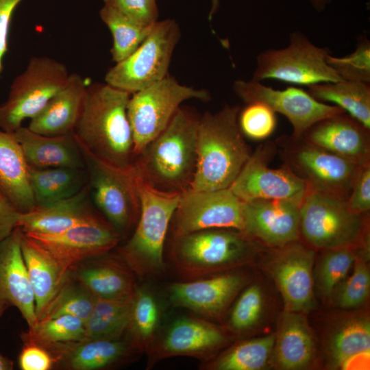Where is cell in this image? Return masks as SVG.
Listing matches in <instances>:
<instances>
[{"instance_id": "obj_29", "label": "cell", "mask_w": 370, "mask_h": 370, "mask_svg": "<svg viewBox=\"0 0 370 370\" xmlns=\"http://www.w3.org/2000/svg\"><path fill=\"white\" fill-rule=\"evenodd\" d=\"M36 206L45 205L77 193L88 183L86 168L29 166Z\"/></svg>"}, {"instance_id": "obj_38", "label": "cell", "mask_w": 370, "mask_h": 370, "mask_svg": "<svg viewBox=\"0 0 370 370\" xmlns=\"http://www.w3.org/2000/svg\"><path fill=\"white\" fill-rule=\"evenodd\" d=\"M84 339V322L67 314L40 319L25 336L27 343L40 346L62 345Z\"/></svg>"}, {"instance_id": "obj_32", "label": "cell", "mask_w": 370, "mask_h": 370, "mask_svg": "<svg viewBox=\"0 0 370 370\" xmlns=\"http://www.w3.org/2000/svg\"><path fill=\"white\" fill-rule=\"evenodd\" d=\"M133 295L123 299L95 297L91 313L84 323L85 339L120 338L129 327Z\"/></svg>"}, {"instance_id": "obj_36", "label": "cell", "mask_w": 370, "mask_h": 370, "mask_svg": "<svg viewBox=\"0 0 370 370\" xmlns=\"http://www.w3.org/2000/svg\"><path fill=\"white\" fill-rule=\"evenodd\" d=\"M159 315L158 304L151 293L136 289L127 332L130 334V342L137 351L149 350L156 339Z\"/></svg>"}, {"instance_id": "obj_37", "label": "cell", "mask_w": 370, "mask_h": 370, "mask_svg": "<svg viewBox=\"0 0 370 370\" xmlns=\"http://www.w3.org/2000/svg\"><path fill=\"white\" fill-rule=\"evenodd\" d=\"M370 323L367 317H356L343 324L332 334L329 352L333 361L345 367L359 355L369 354Z\"/></svg>"}, {"instance_id": "obj_30", "label": "cell", "mask_w": 370, "mask_h": 370, "mask_svg": "<svg viewBox=\"0 0 370 370\" xmlns=\"http://www.w3.org/2000/svg\"><path fill=\"white\" fill-rule=\"evenodd\" d=\"M307 92L319 101L332 102L370 130V85L341 80L307 86Z\"/></svg>"}, {"instance_id": "obj_51", "label": "cell", "mask_w": 370, "mask_h": 370, "mask_svg": "<svg viewBox=\"0 0 370 370\" xmlns=\"http://www.w3.org/2000/svg\"><path fill=\"white\" fill-rule=\"evenodd\" d=\"M314 9L317 12H322L327 5L330 3V0H310Z\"/></svg>"}, {"instance_id": "obj_41", "label": "cell", "mask_w": 370, "mask_h": 370, "mask_svg": "<svg viewBox=\"0 0 370 370\" xmlns=\"http://www.w3.org/2000/svg\"><path fill=\"white\" fill-rule=\"evenodd\" d=\"M328 64L343 80L370 83V42L367 37L358 38L356 48L344 57H328Z\"/></svg>"}, {"instance_id": "obj_17", "label": "cell", "mask_w": 370, "mask_h": 370, "mask_svg": "<svg viewBox=\"0 0 370 370\" xmlns=\"http://www.w3.org/2000/svg\"><path fill=\"white\" fill-rule=\"evenodd\" d=\"M270 269L285 310L306 312L314 306V251L298 241L275 249Z\"/></svg>"}, {"instance_id": "obj_28", "label": "cell", "mask_w": 370, "mask_h": 370, "mask_svg": "<svg viewBox=\"0 0 370 370\" xmlns=\"http://www.w3.org/2000/svg\"><path fill=\"white\" fill-rule=\"evenodd\" d=\"M314 343L305 317L300 312L285 310L278 323L272 354L282 369H301L312 359Z\"/></svg>"}, {"instance_id": "obj_11", "label": "cell", "mask_w": 370, "mask_h": 370, "mask_svg": "<svg viewBox=\"0 0 370 370\" xmlns=\"http://www.w3.org/2000/svg\"><path fill=\"white\" fill-rule=\"evenodd\" d=\"M82 149L92 203L119 233L136 223L140 215L138 180L133 167L123 169Z\"/></svg>"}, {"instance_id": "obj_31", "label": "cell", "mask_w": 370, "mask_h": 370, "mask_svg": "<svg viewBox=\"0 0 370 370\" xmlns=\"http://www.w3.org/2000/svg\"><path fill=\"white\" fill-rule=\"evenodd\" d=\"M79 269L76 279L95 297L123 299L132 297L135 291L134 279L123 266L103 261Z\"/></svg>"}, {"instance_id": "obj_48", "label": "cell", "mask_w": 370, "mask_h": 370, "mask_svg": "<svg viewBox=\"0 0 370 370\" xmlns=\"http://www.w3.org/2000/svg\"><path fill=\"white\" fill-rule=\"evenodd\" d=\"M23 0H0V73L3 69V57L8 50L11 18L16 6Z\"/></svg>"}, {"instance_id": "obj_2", "label": "cell", "mask_w": 370, "mask_h": 370, "mask_svg": "<svg viewBox=\"0 0 370 370\" xmlns=\"http://www.w3.org/2000/svg\"><path fill=\"white\" fill-rule=\"evenodd\" d=\"M131 95L106 82L88 84L73 131L91 153L123 169H132L136 160L127 116Z\"/></svg>"}, {"instance_id": "obj_35", "label": "cell", "mask_w": 370, "mask_h": 370, "mask_svg": "<svg viewBox=\"0 0 370 370\" xmlns=\"http://www.w3.org/2000/svg\"><path fill=\"white\" fill-rule=\"evenodd\" d=\"M274 343L273 334L245 341L200 367L213 370H258L267 364Z\"/></svg>"}, {"instance_id": "obj_52", "label": "cell", "mask_w": 370, "mask_h": 370, "mask_svg": "<svg viewBox=\"0 0 370 370\" xmlns=\"http://www.w3.org/2000/svg\"><path fill=\"white\" fill-rule=\"evenodd\" d=\"M219 0H212V5L209 12V20H211L216 11L219 8Z\"/></svg>"}, {"instance_id": "obj_45", "label": "cell", "mask_w": 370, "mask_h": 370, "mask_svg": "<svg viewBox=\"0 0 370 370\" xmlns=\"http://www.w3.org/2000/svg\"><path fill=\"white\" fill-rule=\"evenodd\" d=\"M135 21L151 26L158 21L157 0H103Z\"/></svg>"}, {"instance_id": "obj_26", "label": "cell", "mask_w": 370, "mask_h": 370, "mask_svg": "<svg viewBox=\"0 0 370 370\" xmlns=\"http://www.w3.org/2000/svg\"><path fill=\"white\" fill-rule=\"evenodd\" d=\"M21 250L34 295L38 321L43 318L62 287L68 273L46 251L23 232Z\"/></svg>"}, {"instance_id": "obj_7", "label": "cell", "mask_w": 370, "mask_h": 370, "mask_svg": "<svg viewBox=\"0 0 370 370\" xmlns=\"http://www.w3.org/2000/svg\"><path fill=\"white\" fill-rule=\"evenodd\" d=\"M367 214L355 213L346 201L308 189L299 206V236L319 249L354 247L367 231Z\"/></svg>"}, {"instance_id": "obj_34", "label": "cell", "mask_w": 370, "mask_h": 370, "mask_svg": "<svg viewBox=\"0 0 370 370\" xmlns=\"http://www.w3.org/2000/svg\"><path fill=\"white\" fill-rule=\"evenodd\" d=\"M101 21L112 36L111 55L117 63L132 54L150 33L153 25H143L128 17L116 8L103 4L99 11Z\"/></svg>"}, {"instance_id": "obj_42", "label": "cell", "mask_w": 370, "mask_h": 370, "mask_svg": "<svg viewBox=\"0 0 370 370\" xmlns=\"http://www.w3.org/2000/svg\"><path fill=\"white\" fill-rule=\"evenodd\" d=\"M238 123L245 136L262 140L267 138L275 131L277 125L276 114L267 105L252 102L247 103L240 110Z\"/></svg>"}, {"instance_id": "obj_43", "label": "cell", "mask_w": 370, "mask_h": 370, "mask_svg": "<svg viewBox=\"0 0 370 370\" xmlns=\"http://www.w3.org/2000/svg\"><path fill=\"white\" fill-rule=\"evenodd\" d=\"M263 295L260 287H247L238 298L230 316L229 325L236 332H243L258 322L263 309Z\"/></svg>"}, {"instance_id": "obj_10", "label": "cell", "mask_w": 370, "mask_h": 370, "mask_svg": "<svg viewBox=\"0 0 370 370\" xmlns=\"http://www.w3.org/2000/svg\"><path fill=\"white\" fill-rule=\"evenodd\" d=\"M64 64L48 57L30 58L25 69L13 80L7 100L0 106V129L13 133L25 119L39 113L66 83Z\"/></svg>"}, {"instance_id": "obj_23", "label": "cell", "mask_w": 370, "mask_h": 370, "mask_svg": "<svg viewBox=\"0 0 370 370\" xmlns=\"http://www.w3.org/2000/svg\"><path fill=\"white\" fill-rule=\"evenodd\" d=\"M88 184L77 193L20 213L16 227L23 233L54 234L89 221L98 215L91 207Z\"/></svg>"}, {"instance_id": "obj_24", "label": "cell", "mask_w": 370, "mask_h": 370, "mask_svg": "<svg viewBox=\"0 0 370 370\" xmlns=\"http://www.w3.org/2000/svg\"><path fill=\"white\" fill-rule=\"evenodd\" d=\"M86 79L73 73L62 86L33 118L27 127L46 136L72 133L79 119L88 86Z\"/></svg>"}, {"instance_id": "obj_1", "label": "cell", "mask_w": 370, "mask_h": 370, "mask_svg": "<svg viewBox=\"0 0 370 370\" xmlns=\"http://www.w3.org/2000/svg\"><path fill=\"white\" fill-rule=\"evenodd\" d=\"M199 119L190 108L180 107L166 127L136 158L133 169L142 184L169 195L191 189Z\"/></svg>"}, {"instance_id": "obj_12", "label": "cell", "mask_w": 370, "mask_h": 370, "mask_svg": "<svg viewBox=\"0 0 370 370\" xmlns=\"http://www.w3.org/2000/svg\"><path fill=\"white\" fill-rule=\"evenodd\" d=\"M180 38L173 19L158 21L139 47L110 68L106 83L131 94L160 81L169 74L175 47Z\"/></svg>"}, {"instance_id": "obj_39", "label": "cell", "mask_w": 370, "mask_h": 370, "mask_svg": "<svg viewBox=\"0 0 370 370\" xmlns=\"http://www.w3.org/2000/svg\"><path fill=\"white\" fill-rule=\"evenodd\" d=\"M316 269L315 280L321 293L330 296L347 276L357 256L354 247L325 249Z\"/></svg>"}, {"instance_id": "obj_20", "label": "cell", "mask_w": 370, "mask_h": 370, "mask_svg": "<svg viewBox=\"0 0 370 370\" xmlns=\"http://www.w3.org/2000/svg\"><path fill=\"white\" fill-rule=\"evenodd\" d=\"M301 136L356 164L370 162V130L345 112L316 122Z\"/></svg>"}, {"instance_id": "obj_5", "label": "cell", "mask_w": 370, "mask_h": 370, "mask_svg": "<svg viewBox=\"0 0 370 370\" xmlns=\"http://www.w3.org/2000/svg\"><path fill=\"white\" fill-rule=\"evenodd\" d=\"M140 215L134 234L121 249L128 267L140 277L164 269V242L181 195L156 192L138 179Z\"/></svg>"}, {"instance_id": "obj_49", "label": "cell", "mask_w": 370, "mask_h": 370, "mask_svg": "<svg viewBox=\"0 0 370 370\" xmlns=\"http://www.w3.org/2000/svg\"><path fill=\"white\" fill-rule=\"evenodd\" d=\"M20 212L0 190V236H8L16 227Z\"/></svg>"}, {"instance_id": "obj_14", "label": "cell", "mask_w": 370, "mask_h": 370, "mask_svg": "<svg viewBox=\"0 0 370 370\" xmlns=\"http://www.w3.org/2000/svg\"><path fill=\"white\" fill-rule=\"evenodd\" d=\"M243 201L230 189L193 190L181 195L169 228L177 236L210 228L243 231Z\"/></svg>"}, {"instance_id": "obj_33", "label": "cell", "mask_w": 370, "mask_h": 370, "mask_svg": "<svg viewBox=\"0 0 370 370\" xmlns=\"http://www.w3.org/2000/svg\"><path fill=\"white\" fill-rule=\"evenodd\" d=\"M69 349L68 361L75 370H95L108 367L136 350L130 342L117 339H85L74 343ZM137 351V350H136Z\"/></svg>"}, {"instance_id": "obj_18", "label": "cell", "mask_w": 370, "mask_h": 370, "mask_svg": "<svg viewBox=\"0 0 370 370\" xmlns=\"http://www.w3.org/2000/svg\"><path fill=\"white\" fill-rule=\"evenodd\" d=\"M242 232L254 241L280 248L298 241L299 206L288 201L256 199L243 201Z\"/></svg>"}, {"instance_id": "obj_40", "label": "cell", "mask_w": 370, "mask_h": 370, "mask_svg": "<svg viewBox=\"0 0 370 370\" xmlns=\"http://www.w3.org/2000/svg\"><path fill=\"white\" fill-rule=\"evenodd\" d=\"M95 299V297L79 282L77 285L64 282L42 319L67 314L85 323L91 313Z\"/></svg>"}, {"instance_id": "obj_25", "label": "cell", "mask_w": 370, "mask_h": 370, "mask_svg": "<svg viewBox=\"0 0 370 370\" xmlns=\"http://www.w3.org/2000/svg\"><path fill=\"white\" fill-rule=\"evenodd\" d=\"M12 134L29 166L85 167L83 153L73 132L46 136L21 126Z\"/></svg>"}, {"instance_id": "obj_50", "label": "cell", "mask_w": 370, "mask_h": 370, "mask_svg": "<svg viewBox=\"0 0 370 370\" xmlns=\"http://www.w3.org/2000/svg\"><path fill=\"white\" fill-rule=\"evenodd\" d=\"M8 305L0 301V317L3 313ZM13 367L12 361L0 354V370H10Z\"/></svg>"}, {"instance_id": "obj_47", "label": "cell", "mask_w": 370, "mask_h": 370, "mask_svg": "<svg viewBox=\"0 0 370 370\" xmlns=\"http://www.w3.org/2000/svg\"><path fill=\"white\" fill-rule=\"evenodd\" d=\"M54 362L55 359L45 348L34 343H27L18 358L22 370H48Z\"/></svg>"}, {"instance_id": "obj_6", "label": "cell", "mask_w": 370, "mask_h": 370, "mask_svg": "<svg viewBox=\"0 0 370 370\" xmlns=\"http://www.w3.org/2000/svg\"><path fill=\"white\" fill-rule=\"evenodd\" d=\"M286 165L309 190L346 201L360 165L316 146L302 136L282 135L274 141Z\"/></svg>"}, {"instance_id": "obj_21", "label": "cell", "mask_w": 370, "mask_h": 370, "mask_svg": "<svg viewBox=\"0 0 370 370\" xmlns=\"http://www.w3.org/2000/svg\"><path fill=\"white\" fill-rule=\"evenodd\" d=\"M245 282L241 273H231L206 279L174 282L169 298L177 306L201 316L217 319L225 311Z\"/></svg>"}, {"instance_id": "obj_27", "label": "cell", "mask_w": 370, "mask_h": 370, "mask_svg": "<svg viewBox=\"0 0 370 370\" xmlns=\"http://www.w3.org/2000/svg\"><path fill=\"white\" fill-rule=\"evenodd\" d=\"M0 190L20 212L36 206L29 166L12 133L0 129Z\"/></svg>"}, {"instance_id": "obj_46", "label": "cell", "mask_w": 370, "mask_h": 370, "mask_svg": "<svg viewBox=\"0 0 370 370\" xmlns=\"http://www.w3.org/2000/svg\"><path fill=\"white\" fill-rule=\"evenodd\" d=\"M346 204L348 208L355 213L359 214L369 213L370 210V162L358 166Z\"/></svg>"}, {"instance_id": "obj_16", "label": "cell", "mask_w": 370, "mask_h": 370, "mask_svg": "<svg viewBox=\"0 0 370 370\" xmlns=\"http://www.w3.org/2000/svg\"><path fill=\"white\" fill-rule=\"evenodd\" d=\"M236 95L246 103L260 102L287 118L293 126L292 135L301 136L314 123L345 112L337 106L317 101L307 91L295 86L277 90L253 79H238L232 86Z\"/></svg>"}, {"instance_id": "obj_3", "label": "cell", "mask_w": 370, "mask_h": 370, "mask_svg": "<svg viewBox=\"0 0 370 370\" xmlns=\"http://www.w3.org/2000/svg\"><path fill=\"white\" fill-rule=\"evenodd\" d=\"M241 108L225 106L206 111L199 119L197 138V169L190 190L228 188L251 152L238 123Z\"/></svg>"}, {"instance_id": "obj_4", "label": "cell", "mask_w": 370, "mask_h": 370, "mask_svg": "<svg viewBox=\"0 0 370 370\" xmlns=\"http://www.w3.org/2000/svg\"><path fill=\"white\" fill-rule=\"evenodd\" d=\"M254 249V241L240 230L210 228L173 236L170 256L177 271L193 280L241 264Z\"/></svg>"}, {"instance_id": "obj_8", "label": "cell", "mask_w": 370, "mask_h": 370, "mask_svg": "<svg viewBox=\"0 0 370 370\" xmlns=\"http://www.w3.org/2000/svg\"><path fill=\"white\" fill-rule=\"evenodd\" d=\"M210 92L180 84L170 75L131 95L127 116L132 131L136 158L168 125L188 99H210Z\"/></svg>"}, {"instance_id": "obj_53", "label": "cell", "mask_w": 370, "mask_h": 370, "mask_svg": "<svg viewBox=\"0 0 370 370\" xmlns=\"http://www.w3.org/2000/svg\"><path fill=\"white\" fill-rule=\"evenodd\" d=\"M4 236H0V242L5 238Z\"/></svg>"}, {"instance_id": "obj_9", "label": "cell", "mask_w": 370, "mask_h": 370, "mask_svg": "<svg viewBox=\"0 0 370 370\" xmlns=\"http://www.w3.org/2000/svg\"><path fill=\"white\" fill-rule=\"evenodd\" d=\"M330 54L328 47H318L304 33L294 32L286 47L269 49L258 55L251 79H276L307 86L343 80L327 62Z\"/></svg>"}, {"instance_id": "obj_44", "label": "cell", "mask_w": 370, "mask_h": 370, "mask_svg": "<svg viewBox=\"0 0 370 370\" xmlns=\"http://www.w3.org/2000/svg\"><path fill=\"white\" fill-rule=\"evenodd\" d=\"M352 275L343 284L338 294V306L344 309L360 306L367 299L370 291V272L365 260L357 258Z\"/></svg>"}, {"instance_id": "obj_22", "label": "cell", "mask_w": 370, "mask_h": 370, "mask_svg": "<svg viewBox=\"0 0 370 370\" xmlns=\"http://www.w3.org/2000/svg\"><path fill=\"white\" fill-rule=\"evenodd\" d=\"M16 227L0 242V301L18 308L29 328L38 322L35 299Z\"/></svg>"}, {"instance_id": "obj_13", "label": "cell", "mask_w": 370, "mask_h": 370, "mask_svg": "<svg viewBox=\"0 0 370 370\" xmlns=\"http://www.w3.org/2000/svg\"><path fill=\"white\" fill-rule=\"evenodd\" d=\"M276 153L275 142L260 144L229 187L234 195L244 202L276 199L300 206L308 190V186L284 164L278 169L269 166Z\"/></svg>"}, {"instance_id": "obj_19", "label": "cell", "mask_w": 370, "mask_h": 370, "mask_svg": "<svg viewBox=\"0 0 370 370\" xmlns=\"http://www.w3.org/2000/svg\"><path fill=\"white\" fill-rule=\"evenodd\" d=\"M227 342L225 334L209 321L195 317L175 320L149 349L148 367L166 358L185 356L206 360Z\"/></svg>"}, {"instance_id": "obj_15", "label": "cell", "mask_w": 370, "mask_h": 370, "mask_svg": "<svg viewBox=\"0 0 370 370\" xmlns=\"http://www.w3.org/2000/svg\"><path fill=\"white\" fill-rule=\"evenodd\" d=\"M23 234L46 251L67 273L82 262L107 254L120 241L117 230L99 215L58 234Z\"/></svg>"}]
</instances>
